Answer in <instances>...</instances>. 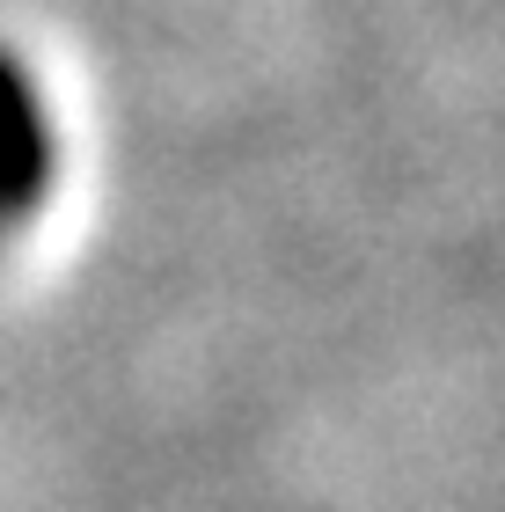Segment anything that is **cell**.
<instances>
[{
	"label": "cell",
	"instance_id": "cell-1",
	"mask_svg": "<svg viewBox=\"0 0 505 512\" xmlns=\"http://www.w3.org/2000/svg\"><path fill=\"white\" fill-rule=\"evenodd\" d=\"M52 161H59L52 103H44V88H37L30 66L0 44V242L44 205V191H52Z\"/></svg>",
	"mask_w": 505,
	"mask_h": 512
}]
</instances>
